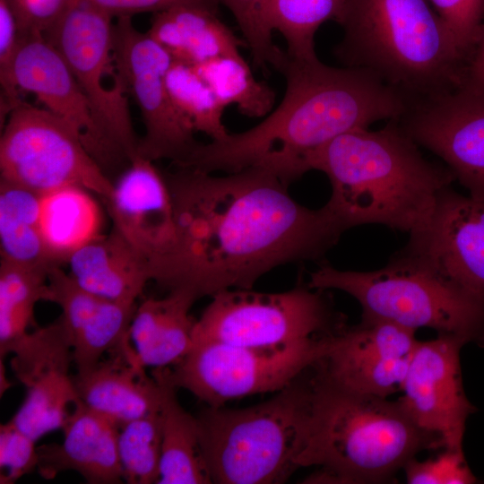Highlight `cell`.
Wrapping results in <instances>:
<instances>
[{
  "label": "cell",
  "instance_id": "cell-1",
  "mask_svg": "<svg viewBox=\"0 0 484 484\" xmlns=\"http://www.w3.org/2000/svg\"><path fill=\"white\" fill-rule=\"evenodd\" d=\"M164 175L176 240L150 262L151 281L196 300L227 290L252 289L286 264L321 260L347 230L325 204H299L288 186L259 169L214 176L176 167Z\"/></svg>",
  "mask_w": 484,
  "mask_h": 484
},
{
  "label": "cell",
  "instance_id": "cell-2",
  "mask_svg": "<svg viewBox=\"0 0 484 484\" xmlns=\"http://www.w3.org/2000/svg\"><path fill=\"white\" fill-rule=\"evenodd\" d=\"M280 73L286 91L274 111L245 132L200 143L180 168L208 173L259 168L288 186L309 171L310 157L335 137L398 119L408 108L400 92L364 69L288 56Z\"/></svg>",
  "mask_w": 484,
  "mask_h": 484
},
{
  "label": "cell",
  "instance_id": "cell-3",
  "mask_svg": "<svg viewBox=\"0 0 484 484\" xmlns=\"http://www.w3.org/2000/svg\"><path fill=\"white\" fill-rule=\"evenodd\" d=\"M419 147L394 119L379 130L358 128L335 137L307 165L327 176L332 194L326 205L347 229L380 224L411 234L455 181L447 167L427 160Z\"/></svg>",
  "mask_w": 484,
  "mask_h": 484
},
{
  "label": "cell",
  "instance_id": "cell-4",
  "mask_svg": "<svg viewBox=\"0 0 484 484\" xmlns=\"http://www.w3.org/2000/svg\"><path fill=\"white\" fill-rule=\"evenodd\" d=\"M444 448L398 401L339 389L313 367V392L300 466L319 470L306 482L375 484L393 480L423 451Z\"/></svg>",
  "mask_w": 484,
  "mask_h": 484
},
{
  "label": "cell",
  "instance_id": "cell-5",
  "mask_svg": "<svg viewBox=\"0 0 484 484\" xmlns=\"http://www.w3.org/2000/svg\"><path fill=\"white\" fill-rule=\"evenodd\" d=\"M333 54L376 75L411 105L457 89L465 60L428 0H344Z\"/></svg>",
  "mask_w": 484,
  "mask_h": 484
},
{
  "label": "cell",
  "instance_id": "cell-6",
  "mask_svg": "<svg viewBox=\"0 0 484 484\" xmlns=\"http://www.w3.org/2000/svg\"><path fill=\"white\" fill-rule=\"evenodd\" d=\"M312 392L313 367L259 404L203 410L196 418L212 483H282L301 468Z\"/></svg>",
  "mask_w": 484,
  "mask_h": 484
},
{
  "label": "cell",
  "instance_id": "cell-7",
  "mask_svg": "<svg viewBox=\"0 0 484 484\" xmlns=\"http://www.w3.org/2000/svg\"><path fill=\"white\" fill-rule=\"evenodd\" d=\"M312 289L343 291L361 307L362 321L383 320L440 336L484 343V307L399 251L369 272L343 271L327 263L309 275Z\"/></svg>",
  "mask_w": 484,
  "mask_h": 484
},
{
  "label": "cell",
  "instance_id": "cell-8",
  "mask_svg": "<svg viewBox=\"0 0 484 484\" xmlns=\"http://www.w3.org/2000/svg\"><path fill=\"white\" fill-rule=\"evenodd\" d=\"M326 291L307 283L275 293L223 290L196 320L193 341L272 347L338 333L348 325Z\"/></svg>",
  "mask_w": 484,
  "mask_h": 484
},
{
  "label": "cell",
  "instance_id": "cell-9",
  "mask_svg": "<svg viewBox=\"0 0 484 484\" xmlns=\"http://www.w3.org/2000/svg\"><path fill=\"white\" fill-rule=\"evenodd\" d=\"M336 334L272 347L195 341L179 362L164 368L177 389L220 407L233 399L281 391L325 355Z\"/></svg>",
  "mask_w": 484,
  "mask_h": 484
},
{
  "label": "cell",
  "instance_id": "cell-10",
  "mask_svg": "<svg viewBox=\"0 0 484 484\" xmlns=\"http://www.w3.org/2000/svg\"><path fill=\"white\" fill-rule=\"evenodd\" d=\"M0 179L39 194L66 186L108 201L114 184L66 122L20 100L8 113L0 138Z\"/></svg>",
  "mask_w": 484,
  "mask_h": 484
},
{
  "label": "cell",
  "instance_id": "cell-11",
  "mask_svg": "<svg viewBox=\"0 0 484 484\" xmlns=\"http://www.w3.org/2000/svg\"><path fill=\"white\" fill-rule=\"evenodd\" d=\"M112 20L83 0H68L43 35L68 65L102 131L131 162L138 156L139 139L114 58Z\"/></svg>",
  "mask_w": 484,
  "mask_h": 484
},
{
  "label": "cell",
  "instance_id": "cell-12",
  "mask_svg": "<svg viewBox=\"0 0 484 484\" xmlns=\"http://www.w3.org/2000/svg\"><path fill=\"white\" fill-rule=\"evenodd\" d=\"M113 53L126 91L136 102L144 124L138 155L181 166L200 143L194 131L174 106L166 83L173 57L132 16L117 17L113 26Z\"/></svg>",
  "mask_w": 484,
  "mask_h": 484
},
{
  "label": "cell",
  "instance_id": "cell-13",
  "mask_svg": "<svg viewBox=\"0 0 484 484\" xmlns=\"http://www.w3.org/2000/svg\"><path fill=\"white\" fill-rule=\"evenodd\" d=\"M20 43L6 79L1 82L4 111L20 101L19 91L34 94L44 108L66 122L106 172L129 164L96 120L92 108L56 48L43 34H20Z\"/></svg>",
  "mask_w": 484,
  "mask_h": 484
},
{
  "label": "cell",
  "instance_id": "cell-14",
  "mask_svg": "<svg viewBox=\"0 0 484 484\" xmlns=\"http://www.w3.org/2000/svg\"><path fill=\"white\" fill-rule=\"evenodd\" d=\"M9 353L13 372L27 392L10 420L35 441L62 429L81 402L71 374L73 346L62 318L29 331L13 343Z\"/></svg>",
  "mask_w": 484,
  "mask_h": 484
},
{
  "label": "cell",
  "instance_id": "cell-15",
  "mask_svg": "<svg viewBox=\"0 0 484 484\" xmlns=\"http://www.w3.org/2000/svg\"><path fill=\"white\" fill-rule=\"evenodd\" d=\"M484 307V201L451 187L399 251Z\"/></svg>",
  "mask_w": 484,
  "mask_h": 484
},
{
  "label": "cell",
  "instance_id": "cell-16",
  "mask_svg": "<svg viewBox=\"0 0 484 484\" xmlns=\"http://www.w3.org/2000/svg\"><path fill=\"white\" fill-rule=\"evenodd\" d=\"M397 122L470 196L484 201V93L457 88L410 105Z\"/></svg>",
  "mask_w": 484,
  "mask_h": 484
},
{
  "label": "cell",
  "instance_id": "cell-17",
  "mask_svg": "<svg viewBox=\"0 0 484 484\" xmlns=\"http://www.w3.org/2000/svg\"><path fill=\"white\" fill-rule=\"evenodd\" d=\"M418 342L413 329L388 321L361 320L334 336L315 368L324 381L339 389L388 398L401 392Z\"/></svg>",
  "mask_w": 484,
  "mask_h": 484
},
{
  "label": "cell",
  "instance_id": "cell-18",
  "mask_svg": "<svg viewBox=\"0 0 484 484\" xmlns=\"http://www.w3.org/2000/svg\"><path fill=\"white\" fill-rule=\"evenodd\" d=\"M467 342L437 335L419 341L397 400L421 429L436 434L444 448L462 450L466 422L476 408L466 397L460 353Z\"/></svg>",
  "mask_w": 484,
  "mask_h": 484
},
{
  "label": "cell",
  "instance_id": "cell-19",
  "mask_svg": "<svg viewBox=\"0 0 484 484\" xmlns=\"http://www.w3.org/2000/svg\"><path fill=\"white\" fill-rule=\"evenodd\" d=\"M118 230L151 261L166 255L176 240L171 194L153 161L133 159L104 203Z\"/></svg>",
  "mask_w": 484,
  "mask_h": 484
},
{
  "label": "cell",
  "instance_id": "cell-20",
  "mask_svg": "<svg viewBox=\"0 0 484 484\" xmlns=\"http://www.w3.org/2000/svg\"><path fill=\"white\" fill-rule=\"evenodd\" d=\"M49 301L61 308L69 333L76 373L92 368L107 353L128 338L135 304L117 302L81 288L61 268L48 272Z\"/></svg>",
  "mask_w": 484,
  "mask_h": 484
},
{
  "label": "cell",
  "instance_id": "cell-21",
  "mask_svg": "<svg viewBox=\"0 0 484 484\" xmlns=\"http://www.w3.org/2000/svg\"><path fill=\"white\" fill-rule=\"evenodd\" d=\"M130 336L90 370L73 376L80 400L91 410L117 421H128L161 410L162 381L146 373Z\"/></svg>",
  "mask_w": 484,
  "mask_h": 484
},
{
  "label": "cell",
  "instance_id": "cell-22",
  "mask_svg": "<svg viewBox=\"0 0 484 484\" xmlns=\"http://www.w3.org/2000/svg\"><path fill=\"white\" fill-rule=\"evenodd\" d=\"M120 427L81 401L62 428L63 442L38 447L39 474L51 480L73 471L91 484L121 483L125 479L117 444Z\"/></svg>",
  "mask_w": 484,
  "mask_h": 484
},
{
  "label": "cell",
  "instance_id": "cell-23",
  "mask_svg": "<svg viewBox=\"0 0 484 484\" xmlns=\"http://www.w3.org/2000/svg\"><path fill=\"white\" fill-rule=\"evenodd\" d=\"M66 264L81 288L112 301L135 304L151 281L149 260L113 227L74 252Z\"/></svg>",
  "mask_w": 484,
  "mask_h": 484
},
{
  "label": "cell",
  "instance_id": "cell-24",
  "mask_svg": "<svg viewBox=\"0 0 484 484\" xmlns=\"http://www.w3.org/2000/svg\"><path fill=\"white\" fill-rule=\"evenodd\" d=\"M196 298L184 290H171L162 298H147L136 307L129 335L146 367H170L193 347L196 320L190 310Z\"/></svg>",
  "mask_w": 484,
  "mask_h": 484
},
{
  "label": "cell",
  "instance_id": "cell-25",
  "mask_svg": "<svg viewBox=\"0 0 484 484\" xmlns=\"http://www.w3.org/2000/svg\"><path fill=\"white\" fill-rule=\"evenodd\" d=\"M212 10L175 6L154 13L146 31L174 60L195 65L223 56H239L246 45Z\"/></svg>",
  "mask_w": 484,
  "mask_h": 484
},
{
  "label": "cell",
  "instance_id": "cell-26",
  "mask_svg": "<svg viewBox=\"0 0 484 484\" xmlns=\"http://www.w3.org/2000/svg\"><path fill=\"white\" fill-rule=\"evenodd\" d=\"M39 222L48 253L61 265L101 235L102 215L90 191L66 186L40 195Z\"/></svg>",
  "mask_w": 484,
  "mask_h": 484
},
{
  "label": "cell",
  "instance_id": "cell-27",
  "mask_svg": "<svg viewBox=\"0 0 484 484\" xmlns=\"http://www.w3.org/2000/svg\"><path fill=\"white\" fill-rule=\"evenodd\" d=\"M152 374L158 376L164 385L158 483H212L203 452L197 418L179 403L176 394L177 388L169 382L165 368H156Z\"/></svg>",
  "mask_w": 484,
  "mask_h": 484
},
{
  "label": "cell",
  "instance_id": "cell-28",
  "mask_svg": "<svg viewBox=\"0 0 484 484\" xmlns=\"http://www.w3.org/2000/svg\"><path fill=\"white\" fill-rule=\"evenodd\" d=\"M39 194L0 179L1 260L16 264L51 268L40 229Z\"/></svg>",
  "mask_w": 484,
  "mask_h": 484
},
{
  "label": "cell",
  "instance_id": "cell-29",
  "mask_svg": "<svg viewBox=\"0 0 484 484\" xmlns=\"http://www.w3.org/2000/svg\"><path fill=\"white\" fill-rule=\"evenodd\" d=\"M50 269L29 267L1 260V358L8 354L13 343L28 333L30 327H37L34 310L39 301H49Z\"/></svg>",
  "mask_w": 484,
  "mask_h": 484
},
{
  "label": "cell",
  "instance_id": "cell-30",
  "mask_svg": "<svg viewBox=\"0 0 484 484\" xmlns=\"http://www.w3.org/2000/svg\"><path fill=\"white\" fill-rule=\"evenodd\" d=\"M193 66L225 108L236 105L248 117H262L271 112L274 91L254 77L241 55L218 56Z\"/></svg>",
  "mask_w": 484,
  "mask_h": 484
},
{
  "label": "cell",
  "instance_id": "cell-31",
  "mask_svg": "<svg viewBox=\"0 0 484 484\" xmlns=\"http://www.w3.org/2000/svg\"><path fill=\"white\" fill-rule=\"evenodd\" d=\"M344 0H270L264 25L272 34L277 30L287 42L286 53L295 59L317 57L315 35L329 20L337 21Z\"/></svg>",
  "mask_w": 484,
  "mask_h": 484
},
{
  "label": "cell",
  "instance_id": "cell-32",
  "mask_svg": "<svg viewBox=\"0 0 484 484\" xmlns=\"http://www.w3.org/2000/svg\"><path fill=\"white\" fill-rule=\"evenodd\" d=\"M166 83L174 106L194 133H203L212 141L228 136L222 121L225 107L193 65L173 59Z\"/></svg>",
  "mask_w": 484,
  "mask_h": 484
},
{
  "label": "cell",
  "instance_id": "cell-33",
  "mask_svg": "<svg viewBox=\"0 0 484 484\" xmlns=\"http://www.w3.org/2000/svg\"><path fill=\"white\" fill-rule=\"evenodd\" d=\"M162 442L161 410L120 427L118 453L129 484L158 483Z\"/></svg>",
  "mask_w": 484,
  "mask_h": 484
},
{
  "label": "cell",
  "instance_id": "cell-34",
  "mask_svg": "<svg viewBox=\"0 0 484 484\" xmlns=\"http://www.w3.org/2000/svg\"><path fill=\"white\" fill-rule=\"evenodd\" d=\"M232 13L244 40L251 51L254 63L265 70L269 65L281 71L288 55L272 41L264 25V12L270 0H218Z\"/></svg>",
  "mask_w": 484,
  "mask_h": 484
},
{
  "label": "cell",
  "instance_id": "cell-35",
  "mask_svg": "<svg viewBox=\"0 0 484 484\" xmlns=\"http://www.w3.org/2000/svg\"><path fill=\"white\" fill-rule=\"evenodd\" d=\"M451 33L465 63L484 19V0H428Z\"/></svg>",
  "mask_w": 484,
  "mask_h": 484
},
{
  "label": "cell",
  "instance_id": "cell-36",
  "mask_svg": "<svg viewBox=\"0 0 484 484\" xmlns=\"http://www.w3.org/2000/svg\"><path fill=\"white\" fill-rule=\"evenodd\" d=\"M402 470L409 484H472L478 480L462 450L444 448L436 456L425 461L415 457Z\"/></svg>",
  "mask_w": 484,
  "mask_h": 484
},
{
  "label": "cell",
  "instance_id": "cell-37",
  "mask_svg": "<svg viewBox=\"0 0 484 484\" xmlns=\"http://www.w3.org/2000/svg\"><path fill=\"white\" fill-rule=\"evenodd\" d=\"M35 440L11 420L0 426V483L12 484L37 469Z\"/></svg>",
  "mask_w": 484,
  "mask_h": 484
},
{
  "label": "cell",
  "instance_id": "cell-38",
  "mask_svg": "<svg viewBox=\"0 0 484 484\" xmlns=\"http://www.w3.org/2000/svg\"><path fill=\"white\" fill-rule=\"evenodd\" d=\"M20 34H44L58 18L68 0H5Z\"/></svg>",
  "mask_w": 484,
  "mask_h": 484
},
{
  "label": "cell",
  "instance_id": "cell-39",
  "mask_svg": "<svg viewBox=\"0 0 484 484\" xmlns=\"http://www.w3.org/2000/svg\"><path fill=\"white\" fill-rule=\"evenodd\" d=\"M111 17L133 16L142 13H159L175 6L192 5L217 13L218 0H83Z\"/></svg>",
  "mask_w": 484,
  "mask_h": 484
},
{
  "label": "cell",
  "instance_id": "cell-40",
  "mask_svg": "<svg viewBox=\"0 0 484 484\" xmlns=\"http://www.w3.org/2000/svg\"><path fill=\"white\" fill-rule=\"evenodd\" d=\"M20 31L15 16L5 0H0V82L9 73L19 48Z\"/></svg>",
  "mask_w": 484,
  "mask_h": 484
},
{
  "label": "cell",
  "instance_id": "cell-41",
  "mask_svg": "<svg viewBox=\"0 0 484 484\" xmlns=\"http://www.w3.org/2000/svg\"><path fill=\"white\" fill-rule=\"evenodd\" d=\"M458 88L484 93V19L477 42L464 65Z\"/></svg>",
  "mask_w": 484,
  "mask_h": 484
},
{
  "label": "cell",
  "instance_id": "cell-42",
  "mask_svg": "<svg viewBox=\"0 0 484 484\" xmlns=\"http://www.w3.org/2000/svg\"><path fill=\"white\" fill-rule=\"evenodd\" d=\"M0 393L1 395H3V393L9 388V386L11 385V384L7 381V378H6V376H5V371H4V367L3 365V359H1V362H0Z\"/></svg>",
  "mask_w": 484,
  "mask_h": 484
}]
</instances>
